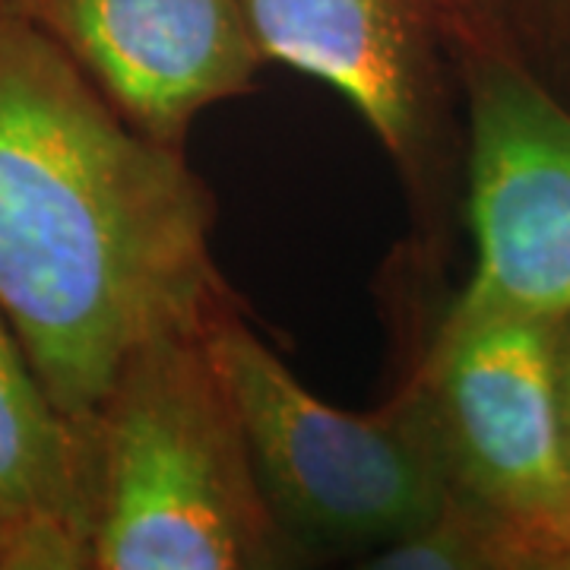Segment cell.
Instances as JSON below:
<instances>
[{
    "label": "cell",
    "instance_id": "obj_1",
    "mask_svg": "<svg viewBox=\"0 0 570 570\" xmlns=\"http://www.w3.org/2000/svg\"><path fill=\"white\" fill-rule=\"evenodd\" d=\"M216 200L17 0H0V311L80 428L137 348L235 302Z\"/></svg>",
    "mask_w": 570,
    "mask_h": 570
},
{
    "label": "cell",
    "instance_id": "obj_2",
    "mask_svg": "<svg viewBox=\"0 0 570 570\" xmlns=\"http://www.w3.org/2000/svg\"><path fill=\"white\" fill-rule=\"evenodd\" d=\"M77 431L92 570H269L307 554L266 501L206 324L146 340Z\"/></svg>",
    "mask_w": 570,
    "mask_h": 570
},
{
    "label": "cell",
    "instance_id": "obj_3",
    "mask_svg": "<svg viewBox=\"0 0 570 570\" xmlns=\"http://www.w3.org/2000/svg\"><path fill=\"white\" fill-rule=\"evenodd\" d=\"M206 340L235 393L266 501L302 549L377 551L444 508V444L406 355L381 406L346 412L283 365L238 298L206 321Z\"/></svg>",
    "mask_w": 570,
    "mask_h": 570
},
{
    "label": "cell",
    "instance_id": "obj_4",
    "mask_svg": "<svg viewBox=\"0 0 570 570\" xmlns=\"http://www.w3.org/2000/svg\"><path fill=\"white\" fill-rule=\"evenodd\" d=\"M384 276L400 355L415 365L448 460L450 494L489 510L570 570V479L558 326L491 307H415L406 264Z\"/></svg>",
    "mask_w": 570,
    "mask_h": 570
},
{
    "label": "cell",
    "instance_id": "obj_5",
    "mask_svg": "<svg viewBox=\"0 0 570 570\" xmlns=\"http://www.w3.org/2000/svg\"><path fill=\"white\" fill-rule=\"evenodd\" d=\"M266 63L333 86L384 146L406 190L412 250L444 266L466 115L456 67L460 29L444 0H245Z\"/></svg>",
    "mask_w": 570,
    "mask_h": 570
},
{
    "label": "cell",
    "instance_id": "obj_6",
    "mask_svg": "<svg viewBox=\"0 0 570 570\" xmlns=\"http://www.w3.org/2000/svg\"><path fill=\"white\" fill-rule=\"evenodd\" d=\"M456 67L475 266L453 298L568 324L570 108L530 58L456 39Z\"/></svg>",
    "mask_w": 570,
    "mask_h": 570
},
{
    "label": "cell",
    "instance_id": "obj_7",
    "mask_svg": "<svg viewBox=\"0 0 570 570\" xmlns=\"http://www.w3.org/2000/svg\"><path fill=\"white\" fill-rule=\"evenodd\" d=\"M149 140L184 149L197 115L257 89L245 0H17Z\"/></svg>",
    "mask_w": 570,
    "mask_h": 570
},
{
    "label": "cell",
    "instance_id": "obj_8",
    "mask_svg": "<svg viewBox=\"0 0 570 570\" xmlns=\"http://www.w3.org/2000/svg\"><path fill=\"white\" fill-rule=\"evenodd\" d=\"M92 568L80 431L0 311V570Z\"/></svg>",
    "mask_w": 570,
    "mask_h": 570
},
{
    "label": "cell",
    "instance_id": "obj_9",
    "mask_svg": "<svg viewBox=\"0 0 570 570\" xmlns=\"http://www.w3.org/2000/svg\"><path fill=\"white\" fill-rule=\"evenodd\" d=\"M377 570H554L551 558L523 532L489 510L450 494L419 530L371 551Z\"/></svg>",
    "mask_w": 570,
    "mask_h": 570
},
{
    "label": "cell",
    "instance_id": "obj_10",
    "mask_svg": "<svg viewBox=\"0 0 570 570\" xmlns=\"http://www.w3.org/2000/svg\"><path fill=\"white\" fill-rule=\"evenodd\" d=\"M460 39L535 61L527 0H444Z\"/></svg>",
    "mask_w": 570,
    "mask_h": 570
},
{
    "label": "cell",
    "instance_id": "obj_11",
    "mask_svg": "<svg viewBox=\"0 0 570 570\" xmlns=\"http://www.w3.org/2000/svg\"><path fill=\"white\" fill-rule=\"evenodd\" d=\"M532 51L551 63L570 61V0H527Z\"/></svg>",
    "mask_w": 570,
    "mask_h": 570
},
{
    "label": "cell",
    "instance_id": "obj_12",
    "mask_svg": "<svg viewBox=\"0 0 570 570\" xmlns=\"http://www.w3.org/2000/svg\"><path fill=\"white\" fill-rule=\"evenodd\" d=\"M558 400H561V438L570 479V321L558 326Z\"/></svg>",
    "mask_w": 570,
    "mask_h": 570
}]
</instances>
